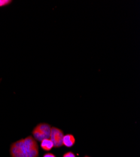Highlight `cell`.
I'll return each mask as SVG.
<instances>
[{"label":"cell","instance_id":"obj_1","mask_svg":"<svg viewBox=\"0 0 140 157\" xmlns=\"http://www.w3.org/2000/svg\"><path fill=\"white\" fill-rule=\"evenodd\" d=\"M51 126L46 123H40L38 124L33 129L32 135L35 140L41 141L44 139H48L50 137Z\"/></svg>","mask_w":140,"mask_h":157},{"label":"cell","instance_id":"obj_2","mask_svg":"<svg viewBox=\"0 0 140 157\" xmlns=\"http://www.w3.org/2000/svg\"><path fill=\"white\" fill-rule=\"evenodd\" d=\"M23 140L28 157H39V145H38V143L35 138L32 136H28L25 138H23Z\"/></svg>","mask_w":140,"mask_h":157},{"label":"cell","instance_id":"obj_3","mask_svg":"<svg viewBox=\"0 0 140 157\" xmlns=\"http://www.w3.org/2000/svg\"><path fill=\"white\" fill-rule=\"evenodd\" d=\"M9 153L11 157H28L23 139L13 143L10 146Z\"/></svg>","mask_w":140,"mask_h":157},{"label":"cell","instance_id":"obj_4","mask_svg":"<svg viewBox=\"0 0 140 157\" xmlns=\"http://www.w3.org/2000/svg\"><path fill=\"white\" fill-rule=\"evenodd\" d=\"M64 136L63 132L55 126L51 128V133L50 139L54 144V147L55 148H59L63 145V138Z\"/></svg>","mask_w":140,"mask_h":157},{"label":"cell","instance_id":"obj_5","mask_svg":"<svg viewBox=\"0 0 140 157\" xmlns=\"http://www.w3.org/2000/svg\"><path fill=\"white\" fill-rule=\"evenodd\" d=\"M75 143V138L72 134H67L63 138V145L67 148L72 147Z\"/></svg>","mask_w":140,"mask_h":157},{"label":"cell","instance_id":"obj_6","mask_svg":"<svg viewBox=\"0 0 140 157\" xmlns=\"http://www.w3.org/2000/svg\"><path fill=\"white\" fill-rule=\"evenodd\" d=\"M40 142L41 148L45 151H49L54 148V144L50 138L44 139Z\"/></svg>","mask_w":140,"mask_h":157},{"label":"cell","instance_id":"obj_7","mask_svg":"<svg viewBox=\"0 0 140 157\" xmlns=\"http://www.w3.org/2000/svg\"><path fill=\"white\" fill-rule=\"evenodd\" d=\"M13 2L12 0H0V8L9 5Z\"/></svg>","mask_w":140,"mask_h":157},{"label":"cell","instance_id":"obj_8","mask_svg":"<svg viewBox=\"0 0 140 157\" xmlns=\"http://www.w3.org/2000/svg\"><path fill=\"white\" fill-rule=\"evenodd\" d=\"M62 157H76L72 151H68L63 154Z\"/></svg>","mask_w":140,"mask_h":157},{"label":"cell","instance_id":"obj_9","mask_svg":"<svg viewBox=\"0 0 140 157\" xmlns=\"http://www.w3.org/2000/svg\"><path fill=\"white\" fill-rule=\"evenodd\" d=\"M43 157H56V156L53 154V153H45Z\"/></svg>","mask_w":140,"mask_h":157},{"label":"cell","instance_id":"obj_10","mask_svg":"<svg viewBox=\"0 0 140 157\" xmlns=\"http://www.w3.org/2000/svg\"><path fill=\"white\" fill-rule=\"evenodd\" d=\"M84 157H90V156H84Z\"/></svg>","mask_w":140,"mask_h":157}]
</instances>
